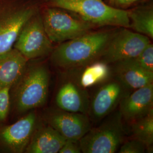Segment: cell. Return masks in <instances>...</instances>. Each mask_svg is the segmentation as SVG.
Instances as JSON below:
<instances>
[{
	"label": "cell",
	"mask_w": 153,
	"mask_h": 153,
	"mask_svg": "<svg viewBox=\"0 0 153 153\" xmlns=\"http://www.w3.org/2000/svg\"><path fill=\"white\" fill-rule=\"evenodd\" d=\"M115 32L90 31L62 43L51 53V61L64 69L87 65L100 58Z\"/></svg>",
	"instance_id": "6da1fadb"
},
{
	"label": "cell",
	"mask_w": 153,
	"mask_h": 153,
	"mask_svg": "<svg viewBox=\"0 0 153 153\" xmlns=\"http://www.w3.org/2000/svg\"><path fill=\"white\" fill-rule=\"evenodd\" d=\"M49 6L57 7L78 14L83 21L95 26L130 27L129 10L116 9L102 0H49Z\"/></svg>",
	"instance_id": "7a4b0ae2"
},
{
	"label": "cell",
	"mask_w": 153,
	"mask_h": 153,
	"mask_svg": "<svg viewBox=\"0 0 153 153\" xmlns=\"http://www.w3.org/2000/svg\"><path fill=\"white\" fill-rule=\"evenodd\" d=\"M16 85L15 102L19 111L24 112L40 107L48 98L49 71L43 65L27 66Z\"/></svg>",
	"instance_id": "3957f363"
},
{
	"label": "cell",
	"mask_w": 153,
	"mask_h": 153,
	"mask_svg": "<svg viewBox=\"0 0 153 153\" xmlns=\"http://www.w3.org/2000/svg\"><path fill=\"white\" fill-rule=\"evenodd\" d=\"M38 10L23 0H0V54L13 48L22 28Z\"/></svg>",
	"instance_id": "277c9868"
},
{
	"label": "cell",
	"mask_w": 153,
	"mask_h": 153,
	"mask_svg": "<svg viewBox=\"0 0 153 153\" xmlns=\"http://www.w3.org/2000/svg\"><path fill=\"white\" fill-rule=\"evenodd\" d=\"M124 129L119 111L97 128L90 129L79 140L82 153H116L123 142Z\"/></svg>",
	"instance_id": "5b68a950"
},
{
	"label": "cell",
	"mask_w": 153,
	"mask_h": 153,
	"mask_svg": "<svg viewBox=\"0 0 153 153\" xmlns=\"http://www.w3.org/2000/svg\"><path fill=\"white\" fill-rule=\"evenodd\" d=\"M41 16L45 32L52 43L61 44L76 38L90 32L94 27L57 7H45Z\"/></svg>",
	"instance_id": "8992f818"
},
{
	"label": "cell",
	"mask_w": 153,
	"mask_h": 153,
	"mask_svg": "<svg viewBox=\"0 0 153 153\" xmlns=\"http://www.w3.org/2000/svg\"><path fill=\"white\" fill-rule=\"evenodd\" d=\"M14 48L28 61L43 57L52 52V42L45 32L39 10L22 28L14 43Z\"/></svg>",
	"instance_id": "52a82bcc"
},
{
	"label": "cell",
	"mask_w": 153,
	"mask_h": 153,
	"mask_svg": "<svg viewBox=\"0 0 153 153\" xmlns=\"http://www.w3.org/2000/svg\"><path fill=\"white\" fill-rule=\"evenodd\" d=\"M148 36L125 28L115 32L100 57L101 60L111 64L134 58L150 43Z\"/></svg>",
	"instance_id": "ba28073f"
},
{
	"label": "cell",
	"mask_w": 153,
	"mask_h": 153,
	"mask_svg": "<svg viewBox=\"0 0 153 153\" xmlns=\"http://www.w3.org/2000/svg\"><path fill=\"white\" fill-rule=\"evenodd\" d=\"M129 90L116 78L107 81L90 100L88 115L95 121L101 120L111 113Z\"/></svg>",
	"instance_id": "9c48e42d"
},
{
	"label": "cell",
	"mask_w": 153,
	"mask_h": 153,
	"mask_svg": "<svg viewBox=\"0 0 153 153\" xmlns=\"http://www.w3.org/2000/svg\"><path fill=\"white\" fill-rule=\"evenodd\" d=\"M45 120L66 140H79L91 128L87 114L61 109L51 112Z\"/></svg>",
	"instance_id": "30bf717a"
},
{
	"label": "cell",
	"mask_w": 153,
	"mask_h": 153,
	"mask_svg": "<svg viewBox=\"0 0 153 153\" xmlns=\"http://www.w3.org/2000/svg\"><path fill=\"white\" fill-rule=\"evenodd\" d=\"M36 115L31 112L15 123L2 128L0 143L13 153L25 152L36 129Z\"/></svg>",
	"instance_id": "8fae6325"
},
{
	"label": "cell",
	"mask_w": 153,
	"mask_h": 153,
	"mask_svg": "<svg viewBox=\"0 0 153 153\" xmlns=\"http://www.w3.org/2000/svg\"><path fill=\"white\" fill-rule=\"evenodd\" d=\"M119 112L123 119L133 121L153 111V83L128 93L120 103Z\"/></svg>",
	"instance_id": "7c38bea8"
},
{
	"label": "cell",
	"mask_w": 153,
	"mask_h": 153,
	"mask_svg": "<svg viewBox=\"0 0 153 153\" xmlns=\"http://www.w3.org/2000/svg\"><path fill=\"white\" fill-rule=\"evenodd\" d=\"M56 103L59 109L88 115L90 100L85 88L78 83L68 80L59 88L56 97Z\"/></svg>",
	"instance_id": "4fadbf2b"
},
{
	"label": "cell",
	"mask_w": 153,
	"mask_h": 153,
	"mask_svg": "<svg viewBox=\"0 0 153 153\" xmlns=\"http://www.w3.org/2000/svg\"><path fill=\"white\" fill-rule=\"evenodd\" d=\"M27 61L16 48L0 54V90L16 84L26 69Z\"/></svg>",
	"instance_id": "5bb4252c"
},
{
	"label": "cell",
	"mask_w": 153,
	"mask_h": 153,
	"mask_svg": "<svg viewBox=\"0 0 153 153\" xmlns=\"http://www.w3.org/2000/svg\"><path fill=\"white\" fill-rule=\"evenodd\" d=\"M116 78L129 91L153 83V72L142 69L131 59L115 63Z\"/></svg>",
	"instance_id": "9a60e30c"
},
{
	"label": "cell",
	"mask_w": 153,
	"mask_h": 153,
	"mask_svg": "<svg viewBox=\"0 0 153 153\" xmlns=\"http://www.w3.org/2000/svg\"><path fill=\"white\" fill-rule=\"evenodd\" d=\"M66 139L53 127L42 126L35 130L25 150L28 153H58Z\"/></svg>",
	"instance_id": "2e32d148"
},
{
	"label": "cell",
	"mask_w": 153,
	"mask_h": 153,
	"mask_svg": "<svg viewBox=\"0 0 153 153\" xmlns=\"http://www.w3.org/2000/svg\"><path fill=\"white\" fill-rule=\"evenodd\" d=\"M83 67L78 83L85 89L108 81L111 76L109 64L103 61H95Z\"/></svg>",
	"instance_id": "e0dca14e"
},
{
	"label": "cell",
	"mask_w": 153,
	"mask_h": 153,
	"mask_svg": "<svg viewBox=\"0 0 153 153\" xmlns=\"http://www.w3.org/2000/svg\"><path fill=\"white\" fill-rule=\"evenodd\" d=\"M130 27L136 33L153 38V10L152 7H145L133 11L129 10Z\"/></svg>",
	"instance_id": "ac0fdd59"
},
{
	"label": "cell",
	"mask_w": 153,
	"mask_h": 153,
	"mask_svg": "<svg viewBox=\"0 0 153 153\" xmlns=\"http://www.w3.org/2000/svg\"><path fill=\"white\" fill-rule=\"evenodd\" d=\"M131 131L133 138L143 142L150 150L153 143V111L131 121Z\"/></svg>",
	"instance_id": "d6986e66"
},
{
	"label": "cell",
	"mask_w": 153,
	"mask_h": 153,
	"mask_svg": "<svg viewBox=\"0 0 153 153\" xmlns=\"http://www.w3.org/2000/svg\"><path fill=\"white\" fill-rule=\"evenodd\" d=\"M131 60L142 69L153 72V44L149 43L139 55Z\"/></svg>",
	"instance_id": "ffe728a7"
},
{
	"label": "cell",
	"mask_w": 153,
	"mask_h": 153,
	"mask_svg": "<svg viewBox=\"0 0 153 153\" xmlns=\"http://www.w3.org/2000/svg\"><path fill=\"white\" fill-rule=\"evenodd\" d=\"M146 149V145L143 142L133 138L121 144L118 150L119 153H143Z\"/></svg>",
	"instance_id": "44dd1931"
},
{
	"label": "cell",
	"mask_w": 153,
	"mask_h": 153,
	"mask_svg": "<svg viewBox=\"0 0 153 153\" xmlns=\"http://www.w3.org/2000/svg\"><path fill=\"white\" fill-rule=\"evenodd\" d=\"M10 88L0 90V121L4 120L7 116L10 107Z\"/></svg>",
	"instance_id": "7402d4cb"
},
{
	"label": "cell",
	"mask_w": 153,
	"mask_h": 153,
	"mask_svg": "<svg viewBox=\"0 0 153 153\" xmlns=\"http://www.w3.org/2000/svg\"><path fill=\"white\" fill-rule=\"evenodd\" d=\"M59 153H82L79 140H66Z\"/></svg>",
	"instance_id": "603a6c76"
},
{
	"label": "cell",
	"mask_w": 153,
	"mask_h": 153,
	"mask_svg": "<svg viewBox=\"0 0 153 153\" xmlns=\"http://www.w3.org/2000/svg\"><path fill=\"white\" fill-rule=\"evenodd\" d=\"M137 1L138 0H113L112 3L117 4V5L127 6L137 2Z\"/></svg>",
	"instance_id": "cb8c5ba5"
},
{
	"label": "cell",
	"mask_w": 153,
	"mask_h": 153,
	"mask_svg": "<svg viewBox=\"0 0 153 153\" xmlns=\"http://www.w3.org/2000/svg\"><path fill=\"white\" fill-rule=\"evenodd\" d=\"M65 1H70V2H76V1H81V0H65Z\"/></svg>",
	"instance_id": "d4e9b609"
},
{
	"label": "cell",
	"mask_w": 153,
	"mask_h": 153,
	"mask_svg": "<svg viewBox=\"0 0 153 153\" xmlns=\"http://www.w3.org/2000/svg\"><path fill=\"white\" fill-rule=\"evenodd\" d=\"M112 1H113V0H111V1L112 2Z\"/></svg>",
	"instance_id": "484cf974"
}]
</instances>
